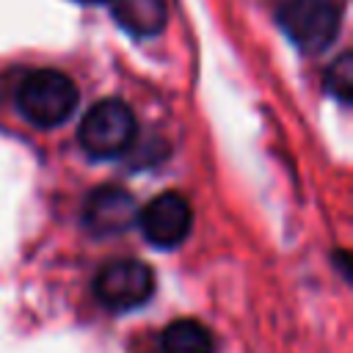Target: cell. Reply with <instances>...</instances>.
Instances as JSON below:
<instances>
[{
  "label": "cell",
  "instance_id": "1",
  "mask_svg": "<svg viewBox=\"0 0 353 353\" xmlns=\"http://www.w3.org/2000/svg\"><path fill=\"white\" fill-rule=\"evenodd\" d=\"M77 85L58 69H33L17 88V108L33 127H58L77 108Z\"/></svg>",
  "mask_w": 353,
  "mask_h": 353
},
{
  "label": "cell",
  "instance_id": "2",
  "mask_svg": "<svg viewBox=\"0 0 353 353\" xmlns=\"http://www.w3.org/2000/svg\"><path fill=\"white\" fill-rule=\"evenodd\" d=\"M77 138L94 160L121 157L135 143V116L121 99H99L83 116Z\"/></svg>",
  "mask_w": 353,
  "mask_h": 353
},
{
  "label": "cell",
  "instance_id": "3",
  "mask_svg": "<svg viewBox=\"0 0 353 353\" xmlns=\"http://www.w3.org/2000/svg\"><path fill=\"white\" fill-rule=\"evenodd\" d=\"M342 22V3L339 0H284L279 6V25L287 39L309 52L317 55L336 39Z\"/></svg>",
  "mask_w": 353,
  "mask_h": 353
},
{
  "label": "cell",
  "instance_id": "4",
  "mask_svg": "<svg viewBox=\"0 0 353 353\" xmlns=\"http://www.w3.org/2000/svg\"><path fill=\"white\" fill-rule=\"evenodd\" d=\"M154 292V273L141 259H113L97 270L94 295L105 309L130 312L143 306Z\"/></svg>",
  "mask_w": 353,
  "mask_h": 353
},
{
  "label": "cell",
  "instance_id": "5",
  "mask_svg": "<svg viewBox=\"0 0 353 353\" xmlns=\"http://www.w3.org/2000/svg\"><path fill=\"white\" fill-rule=\"evenodd\" d=\"M141 234L154 248H176L193 226V210L182 193H160L154 196L143 210H138Z\"/></svg>",
  "mask_w": 353,
  "mask_h": 353
},
{
  "label": "cell",
  "instance_id": "6",
  "mask_svg": "<svg viewBox=\"0 0 353 353\" xmlns=\"http://www.w3.org/2000/svg\"><path fill=\"white\" fill-rule=\"evenodd\" d=\"M138 221V204L132 193L119 185H99L83 204V226L94 237H113L132 229Z\"/></svg>",
  "mask_w": 353,
  "mask_h": 353
},
{
  "label": "cell",
  "instance_id": "7",
  "mask_svg": "<svg viewBox=\"0 0 353 353\" xmlns=\"http://www.w3.org/2000/svg\"><path fill=\"white\" fill-rule=\"evenodd\" d=\"M116 22L132 36H157L165 28V0H110Z\"/></svg>",
  "mask_w": 353,
  "mask_h": 353
},
{
  "label": "cell",
  "instance_id": "8",
  "mask_svg": "<svg viewBox=\"0 0 353 353\" xmlns=\"http://www.w3.org/2000/svg\"><path fill=\"white\" fill-rule=\"evenodd\" d=\"M160 353H215L210 328L199 320H174L160 334Z\"/></svg>",
  "mask_w": 353,
  "mask_h": 353
},
{
  "label": "cell",
  "instance_id": "9",
  "mask_svg": "<svg viewBox=\"0 0 353 353\" xmlns=\"http://www.w3.org/2000/svg\"><path fill=\"white\" fill-rule=\"evenodd\" d=\"M325 88L339 99V102H350L353 94V63H350V52H342L325 72Z\"/></svg>",
  "mask_w": 353,
  "mask_h": 353
},
{
  "label": "cell",
  "instance_id": "10",
  "mask_svg": "<svg viewBox=\"0 0 353 353\" xmlns=\"http://www.w3.org/2000/svg\"><path fill=\"white\" fill-rule=\"evenodd\" d=\"M77 3H110V0H77Z\"/></svg>",
  "mask_w": 353,
  "mask_h": 353
}]
</instances>
